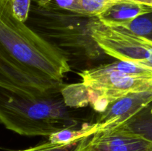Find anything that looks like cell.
<instances>
[{
	"label": "cell",
	"mask_w": 152,
	"mask_h": 151,
	"mask_svg": "<svg viewBox=\"0 0 152 151\" xmlns=\"http://www.w3.org/2000/svg\"><path fill=\"white\" fill-rule=\"evenodd\" d=\"M111 27L126 30L132 33L152 40V12Z\"/></svg>",
	"instance_id": "obj_13"
},
{
	"label": "cell",
	"mask_w": 152,
	"mask_h": 151,
	"mask_svg": "<svg viewBox=\"0 0 152 151\" xmlns=\"http://www.w3.org/2000/svg\"><path fill=\"white\" fill-rule=\"evenodd\" d=\"M134 1H139V2L142 3L144 4H146V5L152 7V0H134Z\"/></svg>",
	"instance_id": "obj_18"
},
{
	"label": "cell",
	"mask_w": 152,
	"mask_h": 151,
	"mask_svg": "<svg viewBox=\"0 0 152 151\" xmlns=\"http://www.w3.org/2000/svg\"><path fill=\"white\" fill-rule=\"evenodd\" d=\"M0 86L31 97L59 91L62 83L46 80L25 72L0 53Z\"/></svg>",
	"instance_id": "obj_6"
},
{
	"label": "cell",
	"mask_w": 152,
	"mask_h": 151,
	"mask_svg": "<svg viewBox=\"0 0 152 151\" xmlns=\"http://www.w3.org/2000/svg\"><path fill=\"white\" fill-rule=\"evenodd\" d=\"M85 138L68 143H54L49 141L33 147L16 151H83Z\"/></svg>",
	"instance_id": "obj_14"
},
{
	"label": "cell",
	"mask_w": 152,
	"mask_h": 151,
	"mask_svg": "<svg viewBox=\"0 0 152 151\" xmlns=\"http://www.w3.org/2000/svg\"><path fill=\"white\" fill-rule=\"evenodd\" d=\"M119 127L152 144V102Z\"/></svg>",
	"instance_id": "obj_10"
},
{
	"label": "cell",
	"mask_w": 152,
	"mask_h": 151,
	"mask_svg": "<svg viewBox=\"0 0 152 151\" xmlns=\"http://www.w3.org/2000/svg\"><path fill=\"white\" fill-rule=\"evenodd\" d=\"M111 0H79V3L86 15L96 16L102 11Z\"/></svg>",
	"instance_id": "obj_17"
},
{
	"label": "cell",
	"mask_w": 152,
	"mask_h": 151,
	"mask_svg": "<svg viewBox=\"0 0 152 151\" xmlns=\"http://www.w3.org/2000/svg\"><path fill=\"white\" fill-rule=\"evenodd\" d=\"M37 4L41 5L53 6L68 11L85 14L80 7L79 0H39Z\"/></svg>",
	"instance_id": "obj_15"
},
{
	"label": "cell",
	"mask_w": 152,
	"mask_h": 151,
	"mask_svg": "<svg viewBox=\"0 0 152 151\" xmlns=\"http://www.w3.org/2000/svg\"><path fill=\"white\" fill-rule=\"evenodd\" d=\"M152 102V89L129 93L108 105L96 122L103 129L117 127L129 120Z\"/></svg>",
	"instance_id": "obj_8"
},
{
	"label": "cell",
	"mask_w": 152,
	"mask_h": 151,
	"mask_svg": "<svg viewBox=\"0 0 152 151\" xmlns=\"http://www.w3.org/2000/svg\"><path fill=\"white\" fill-rule=\"evenodd\" d=\"M7 1H9V2H10V0H7Z\"/></svg>",
	"instance_id": "obj_19"
},
{
	"label": "cell",
	"mask_w": 152,
	"mask_h": 151,
	"mask_svg": "<svg viewBox=\"0 0 152 151\" xmlns=\"http://www.w3.org/2000/svg\"><path fill=\"white\" fill-rule=\"evenodd\" d=\"M96 18L37 4L31 8L28 19L30 27L70 63L96 60L104 53L92 37L91 28Z\"/></svg>",
	"instance_id": "obj_3"
},
{
	"label": "cell",
	"mask_w": 152,
	"mask_h": 151,
	"mask_svg": "<svg viewBox=\"0 0 152 151\" xmlns=\"http://www.w3.org/2000/svg\"><path fill=\"white\" fill-rule=\"evenodd\" d=\"M83 151H152V144L117 126L86 136Z\"/></svg>",
	"instance_id": "obj_7"
},
{
	"label": "cell",
	"mask_w": 152,
	"mask_h": 151,
	"mask_svg": "<svg viewBox=\"0 0 152 151\" xmlns=\"http://www.w3.org/2000/svg\"><path fill=\"white\" fill-rule=\"evenodd\" d=\"M10 4L13 16L25 23L29 17L31 0H10Z\"/></svg>",
	"instance_id": "obj_16"
},
{
	"label": "cell",
	"mask_w": 152,
	"mask_h": 151,
	"mask_svg": "<svg viewBox=\"0 0 152 151\" xmlns=\"http://www.w3.org/2000/svg\"><path fill=\"white\" fill-rule=\"evenodd\" d=\"M0 122L26 136H50L78 124L68 111L61 90L31 97L0 86Z\"/></svg>",
	"instance_id": "obj_2"
},
{
	"label": "cell",
	"mask_w": 152,
	"mask_h": 151,
	"mask_svg": "<svg viewBox=\"0 0 152 151\" xmlns=\"http://www.w3.org/2000/svg\"><path fill=\"white\" fill-rule=\"evenodd\" d=\"M61 94L67 107H82L91 102L90 90L83 82L62 86Z\"/></svg>",
	"instance_id": "obj_11"
},
{
	"label": "cell",
	"mask_w": 152,
	"mask_h": 151,
	"mask_svg": "<svg viewBox=\"0 0 152 151\" xmlns=\"http://www.w3.org/2000/svg\"><path fill=\"white\" fill-rule=\"evenodd\" d=\"M91 29L94 40L104 53L119 61L152 67V40L126 30L107 26L97 18Z\"/></svg>",
	"instance_id": "obj_5"
},
{
	"label": "cell",
	"mask_w": 152,
	"mask_h": 151,
	"mask_svg": "<svg viewBox=\"0 0 152 151\" xmlns=\"http://www.w3.org/2000/svg\"><path fill=\"white\" fill-rule=\"evenodd\" d=\"M0 53L30 74L62 83L71 65L48 41L16 19L7 0H0Z\"/></svg>",
	"instance_id": "obj_1"
},
{
	"label": "cell",
	"mask_w": 152,
	"mask_h": 151,
	"mask_svg": "<svg viewBox=\"0 0 152 151\" xmlns=\"http://www.w3.org/2000/svg\"><path fill=\"white\" fill-rule=\"evenodd\" d=\"M151 12V7L134 0H111L96 17L102 24L111 27Z\"/></svg>",
	"instance_id": "obj_9"
},
{
	"label": "cell",
	"mask_w": 152,
	"mask_h": 151,
	"mask_svg": "<svg viewBox=\"0 0 152 151\" xmlns=\"http://www.w3.org/2000/svg\"><path fill=\"white\" fill-rule=\"evenodd\" d=\"M74 128L66 129L53 133L49 136V141L54 143H68L74 142L90 136L100 129H103V126L99 123L96 122L91 124H86L80 129Z\"/></svg>",
	"instance_id": "obj_12"
},
{
	"label": "cell",
	"mask_w": 152,
	"mask_h": 151,
	"mask_svg": "<svg viewBox=\"0 0 152 151\" xmlns=\"http://www.w3.org/2000/svg\"><path fill=\"white\" fill-rule=\"evenodd\" d=\"M79 76L94 96L91 105L100 113L110 104L129 93L152 89V78L134 76L111 69L107 65L82 70Z\"/></svg>",
	"instance_id": "obj_4"
}]
</instances>
